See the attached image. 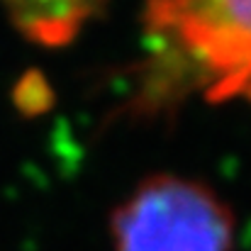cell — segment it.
<instances>
[{"instance_id":"cell-1","label":"cell","mask_w":251,"mask_h":251,"mask_svg":"<svg viewBox=\"0 0 251 251\" xmlns=\"http://www.w3.org/2000/svg\"><path fill=\"white\" fill-rule=\"evenodd\" d=\"M117 251H234V217L202 183L151 176L112 217Z\"/></svg>"},{"instance_id":"cell-3","label":"cell","mask_w":251,"mask_h":251,"mask_svg":"<svg viewBox=\"0 0 251 251\" xmlns=\"http://www.w3.org/2000/svg\"><path fill=\"white\" fill-rule=\"evenodd\" d=\"M107 0H0L7 22L37 47L71 44Z\"/></svg>"},{"instance_id":"cell-2","label":"cell","mask_w":251,"mask_h":251,"mask_svg":"<svg viewBox=\"0 0 251 251\" xmlns=\"http://www.w3.org/2000/svg\"><path fill=\"white\" fill-rule=\"evenodd\" d=\"M144 22L198 69L212 100L237 98L251 76V0H147Z\"/></svg>"},{"instance_id":"cell-4","label":"cell","mask_w":251,"mask_h":251,"mask_svg":"<svg viewBox=\"0 0 251 251\" xmlns=\"http://www.w3.org/2000/svg\"><path fill=\"white\" fill-rule=\"evenodd\" d=\"M237 98H244L247 102H251V76L242 83V88H239V93H237Z\"/></svg>"}]
</instances>
